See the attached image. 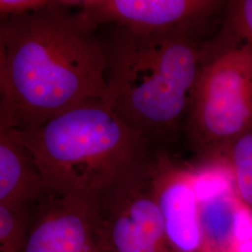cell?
<instances>
[{
  "label": "cell",
  "mask_w": 252,
  "mask_h": 252,
  "mask_svg": "<svg viewBox=\"0 0 252 252\" xmlns=\"http://www.w3.org/2000/svg\"><path fill=\"white\" fill-rule=\"evenodd\" d=\"M64 0L0 21V129L41 126L106 94V53Z\"/></svg>",
  "instance_id": "cell-1"
},
{
  "label": "cell",
  "mask_w": 252,
  "mask_h": 252,
  "mask_svg": "<svg viewBox=\"0 0 252 252\" xmlns=\"http://www.w3.org/2000/svg\"><path fill=\"white\" fill-rule=\"evenodd\" d=\"M202 35L114 28L106 53L102 98L155 149L184 132L202 64Z\"/></svg>",
  "instance_id": "cell-2"
},
{
  "label": "cell",
  "mask_w": 252,
  "mask_h": 252,
  "mask_svg": "<svg viewBox=\"0 0 252 252\" xmlns=\"http://www.w3.org/2000/svg\"><path fill=\"white\" fill-rule=\"evenodd\" d=\"M35 157L50 190L98 194L156 150L100 99L41 126L2 129Z\"/></svg>",
  "instance_id": "cell-3"
},
{
  "label": "cell",
  "mask_w": 252,
  "mask_h": 252,
  "mask_svg": "<svg viewBox=\"0 0 252 252\" xmlns=\"http://www.w3.org/2000/svg\"><path fill=\"white\" fill-rule=\"evenodd\" d=\"M252 129V54L243 47L205 41L184 128L197 162H215Z\"/></svg>",
  "instance_id": "cell-4"
},
{
  "label": "cell",
  "mask_w": 252,
  "mask_h": 252,
  "mask_svg": "<svg viewBox=\"0 0 252 252\" xmlns=\"http://www.w3.org/2000/svg\"><path fill=\"white\" fill-rule=\"evenodd\" d=\"M154 152L97 194L106 252H170L153 191Z\"/></svg>",
  "instance_id": "cell-5"
},
{
  "label": "cell",
  "mask_w": 252,
  "mask_h": 252,
  "mask_svg": "<svg viewBox=\"0 0 252 252\" xmlns=\"http://www.w3.org/2000/svg\"><path fill=\"white\" fill-rule=\"evenodd\" d=\"M76 9L83 26L94 31L111 25L138 33H192L203 31L225 1L217 0H64Z\"/></svg>",
  "instance_id": "cell-6"
},
{
  "label": "cell",
  "mask_w": 252,
  "mask_h": 252,
  "mask_svg": "<svg viewBox=\"0 0 252 252\" xmlns=\"http://www.w3.org/2000/svg\"><path fill=\"white\" fill-rule=\"evenodd\" d=\"M24 252H106L97 194L49 191L31 209Z\"/></svg>",
  "instance_id": "cell-7"
},
{
  "label": "cell",
  "mask_w": 252,
  "mask_h": 252,
  "mask_svg": "<svg viewBox=\"0 0 252 252\" xmlns=\"http://www.w3.org/2000/svg\"><path fill=\"white\" fill-rule=\"evenodd\" d=\"M154 195L170 252H201L202 235L193 165L177 162L162 149L152 160Z\"/></svg>",
  "instance_id": "cell-8"
},
{
  "label": "cell",
  "mask_w": 252,
  "mask_h": 252,
  "mask_svg": "<svg viewBox=\"0 0 252 252\" xmlns=\"http://www.w3.org/2000/svg\"><path fill=\"white\" fill-rule=\"evenodd\" d=\"M193 165L202 235L201 252H234L245 206L232 179L219 162Z\"/></svg>",
  "instance_id": "cell-9"
},
{
  "label": "cell",
  "mask_w": 252,
  "mask_h": 252,
  "mask_svg": "<svg viewBox=\"0 0 252 252\" xmlns=\"http://www.w3.org/2000/svg\"><path fill=\"white\" fill-rule=\"evenodd\" d=\"M49 191L33 154L0 129V205L30 211Z\"/></svg>",
  "instance_id": "cell-10"
},
{
  "label": "cell",
  "mask_w": 252,
  "mask_h": 252,
  "mask_svg": "<svg viewBox=\"0 0 252 252\" xmlns=\"http://www.w3.org/2000/svg\"><path fill=\"white\" fill-rule=\"evenodd\" d=\"M225 167L235 192L252 210V129L235 139L215 161Z\"/></svg>",
  "instance_id": "cell-11"
},
{
  "label": "cell",
  "mask_w": 252,
  "mask_h": 252,
  "mask_svg": "<svg viewBox=\"0 0 252 252\" xmlns=\"http://www.w3.org/2000/svg\"><path fill=\"white\" fill-rule=\"evenodd\" d=\"M30 211L0 205V252H24L30 228Z\"/></svg>",
  "instance_id": "cell-12"
},
{
  "label": "cell",
  "mask_w": 252,
  "mask_h": 252,
  "mask_svg": "<svg viewBox=\"0 0 252 252\" xmlns=\"http://www.w3.org/2000/svg\"><path fill=\"white\" fill-rule=\"evenodd\" d=\"M225 26L237 39L235 46L243 47L252 54V0L230 1L226 6Z\"/></svg>",
  "instance_id": "cell-13"
},
{
  "label": "cell",
  "mask_w": 252,
  "mask_h": 252,
  "mask_svg": "<svg viewBox=\"0 0 252 252\" xmlns=\"http://www.w3.org/2000/svg\"><path fill=\"white\" fill-rule=\"evenodd\" d=\"M51 3V0H0V15L1 18L20 16L44 9Z\"/></svg>",
  "instance_id": "cell-14"
}]
</instances>
